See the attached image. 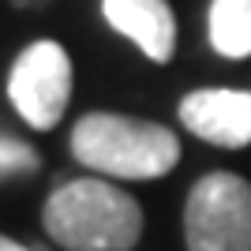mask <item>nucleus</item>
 Listing matches in <instances>:
<instances>
[{
	"label": "nucleus",
	"mask_w": 251,
	"mask_h": 251,
	"mask_svg": "<svg viewBox=\"0 0 251 251\" xmlns=\"http://www.w3.org/2000/svg\"><path fill=\"white\" fill-rule=\"evenodd\" d=\"M8 98L11 109L38 131L60 124L68 98H72V60L64 45L56 42H34L15 56L8 75Z\"/></svg>",
	"instance_id": "nucleus-4"
},
{
	"label": "nucleus",
	"mask_w": 251,
	"mask_h": 251,
	"mask_svg": "<svg viewBox=\"0 0 251 251\" xmlns=\"http://www.w3.org/2000/svg\"><path fill=\"white\" fill-rule=\"evenodd\" d=\"M180 124L214 147H251V90H195L180 101Z\"/></svg>",
	"instance_id": "nucleus-5"
},
{
	"label": "nucleus",
	"mask_w": 251,
	"mask_h": 251,
	"mask_svg": "<svg viewBox=\"0 0 251 251\" xmlns=\"http://www.w3.org/2000/svg\"><path fill=\"white\" fill-rule=\"evenodd\" d=\"M188 251H251V184L236 173H210L184 206Z\"/></svg>",
	"instance_id": "nucleus-3"
},
{
	"label": "nucleus",
	"mask_w": 251,
	"mask_h": 251,
	"mask_svg": "<svg viewBox=\"0 0 251 251\" xmlns=\"http://www.w3.org/2000/svg\"><path fill=\"white\" fill-rule=\"evenodd\" d=\"M45 232L68 251H131L143 236V206L109 180H68L42 210Z\"/></svg>",
	"instance_id": "nucleus-1"
},
{
	"label": "nucleus",
	"mask_w": 251,
	"mask_h": 251,
	"mask_svg": "<svg viewBox=\"0 0 251 251\" xmlns=\"http://www.w3.org/2000/svg\"><path fill=\"white\" fill-rule=\"evenodd\" d=\"M210 45L229 56H251V0H210Z\"/></svg>",
	"instance_id": "nucleus-7"
},
{
	"label": "nucleus",
	"mask_w": 251,
	"mask_h": 251,
	"mask_svg": "<svg viewBox=\"0 0 251 251\" xmlns=\"http://www.w3.org/2000/svg\"><path fill=\"white\" fill-rule=\"evenodd\" d=\"M34 169H38V154L26 143L0 135V173H34Z\"/></svg>",
	"instance_id": "nucleus-8"
},
{
	"label": "nucleus",
	"mask_w": 251,
	"mask_h": 251,
	"mask_svg": "<svg viewBox=\"0 0 251 251\" xmlns=\"http://www.w3.org/2000/svg\"><path fill=\"white\" fill-rule=\"evenodd\" d=\"M105 23L139 45L154 64H169L176 52V19L165 0H101Z\"/></svg>",
	"instance_id": "nucleus-6"
},
{
	"label": "nucleus",
	"mask_w": 251,
	"mask_h": 251,
	"mask_svg": "<svg viewBox=\"0 0 251 251\" xmlns=\"http://www.w3.org/2000/svg\"><path fill=\"white\" fill-rule=\"evenodd\" d=\"M72 154L113 180H157L180 161L173 127L120 113H86L72 131Z\"/></svg>",
	"instance_id": "nucleus-2"
},
{
	"label": "nucleus",
	"mask_w": 251,
	"mask_h": 251,
	"mask_svg": "<svg viewBox=\"0 0 251 251\" xmlns=\"http://www.w3.org/2000/svg\"><path fill=\"white\" fill-rule=\"evenodd\" d=\"M0 251H30V248H23V244L8 240V236H0Z\"/></svg>",
	"instance_id": "nucleus-9"
}]
</instances>
